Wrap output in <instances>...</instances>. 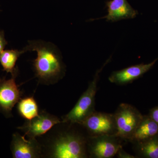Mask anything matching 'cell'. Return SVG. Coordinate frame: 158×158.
<instances>
[{
  "instance_id": "30bf717a",
  "label": "cell",
  "mask_w": 158,
  "mask_h": 158,
  "mask_svg": "<svg viewBox=\"0 0 158 158\" xmlns=\"http://www.w3.org/2000/svg\"><path fill=\"white\" fill-rule=\"evenodd\" d=\"M158 58L148 64H140L132 65L121 70L113 72L109 77L111 83L118 85H123L131 83L142 76L152 68Z\"/></svg>"
},
{
  "instance_id": "5b68a950",
  "label": "cell",
  "mask_w": 158,
  "mask_h": 158,
  "mask_svg": "<svg viewBox=\"0 0 158 158\" xmlns=\"http://www.w3.org/2000/svg\"><path fill=\"white\" fill-rule=\"evenodd\" d=\"M18 70L10 79L0 78V113L6 118L12 117V110L21 98L22 93L15 82Z\"/></svg>"
},
{
  "instance_id": "ac0fdd59",
  "label": "cell",
  "mask_w": 158,
  "mask_h": 158,
  "mask_svg": "<svg viewBox=\"0 0 158 158\" xmlns=\"http://www.w3.org/2000/svg\"><path fill=\"white\" fill-rule=\"evenodd\" d=\"M116 155L117 157L119 158H137V157L131 155L127 153L123 149L122 147L120 148L118 150Z\"/></svg>"
},
{
  "instance_id": "9a60e30c",
  "label": "cell",
  "mask_w": 158,
  "mask_h": 158,
  "mask_svg": "<svg viewBox=\"0 0 158 158\" xmlns=\"http://www.w3.org/2000/svg\"><path fill=\"white\" fill-rule=\"evenodd\" d=\"M135 144L139 157L158 158V135Z\"/></svg>"
},
{
  "instance_id": "e0dca14e",
  "label": "cell",
  "mask_w": 158,
  "mask_h": 158,
  "mask_svg": "<svg viewBox=\"0 0 158 158\" xmlns=\"http://www.w3.org/2000/svg\"><path fill=\"white\" fill-rule=\"evenodd\" d=\"M148 115L158 124V106L155 107L150 110Z\"/></svg>"
},
{
  "instance_id": "4fadbf2b",
  "label": "cell",
  "mask_w": 158,
  "mask_h": 158,
  "mask_svg": "<svg viewBox=\"0 0 158 158\" xmlns=\"http://www.w3.org/2000/svg\"><path fill=\"white\" fill-rule=\"evenodd\" d=\"M26 52L23 49L22 50L17 49L6 50L0 53V63L3 67V70L7 73H11L13 74L16 70L15 68L18 59L21 55Z\"/></svg>"
},
{
  "instance_id": "2e32d148",
  "label": "cell",
  "mask_w": 158,
  "mask_h": 158,
  "mask_svg": "<svg viewBox=\"0 0 158 158\" xmlns=\"http://www.w3.org/2000/svg\"><path fill=\"white\" fill-rule=\"evenodd\" d=\"M8 42L5 38L4 31H0V53L4 50Z\"/></svg>"
},
{
  "instance_id": "ba28073f",
  "label": "cell",
  "mask_w": 158,
  "mask_h": 158,
  "mask_svg": "<svg viewBox=\"0 0 158 158\" xmlns=\"http://www.w3.org/2000/svg\"><path fill=\"white\" fill-rule=\"evenodd\" d=\"M62 123L56 116L42 111L37 117L19 127L29 138H35L48 131L56 124Z\"/></svg>"
},
{
  "instance_id": "7c38bea8",
  "label": "cell",
  "mask_w": 158,
  "mask_h": 158,
  "mask_svg": "<svg viewBox=\"0 0 158 158\" xmlns=\"http://www.w3.org/2000/svg\"><path fill=\"white\" fill-rule=\"evenodd\" d=\"M158 135V124L149 115L143 116L130 141L136 143L150 139Z\"/></svg>"
},
{
  "instance_id": "9c48e42d",
  "label": "cell",
  "mask_w": 158,
  "mask_h": 158,
  "mask_svg": "<svg viewBox=\"0 0 158 158\" xmlns=\"http://www.w3.org/2000/svg\"><path fill=\"white\" fill-rule=\"evenodd\" d=\"M11 150L14 158H38L41 153L40 146L35 138L27 140L25 135H20L18 133L12 135Z\"/></svg>"
},
{
  "instance_id": "277c9868",
  "label": "cell",
  "mask_w": 158,
  "mask_h": 158,
  "mask_svg": "<svg viewBox=\"0 0 158 158\" xmlns=\"http://www.w3.org/2000/svg\"><path fill=\"white\" fill-rule=\"evenodd\" d=\"M116 120V135L120 139L130 140L143 116L135 107L122 103L114 114Z\"/></svg>"
},
{
  "instance_id": "6da1fadb",
  "label": "cell",
  "mask_w": 158,
  "mask_h": 158,
  "mask_svg": "<svg viewBox=\"0 0 158 158\" xmlns=\"http://www.w3.org/2000/svg\"><path fill=\"white\" fill-rule=\"evenodd\" d=\"M23 49L26 52H37L34 66L39 82L46 85L54 84L65 75V65L62 55L53 44L40 40H29Z\"/></svg>"
},
{
  "instance_id": "8fae6325",
  "label": "cell",
  "mask_w": 158,
  "mask_h": 158,
  "mask_svg": "<svg viewBox=\"0 0 158 158\" xmlns=\"http://www.w3.org/2000/svg\"><path fill=\"white\" fill-rule=\"evenodd\" d=\"M108 14L100 19L114 22L123 19L135 18L138 11L133 9L127 0H110L106 3Z\"/></svg>"
},
{
  "instance_id": "7a4b0ae2",
  "label": "cell",
  "mask_w": 158,
  "mask_h": 158,
  "mask_svg": "<svg viewBox=\"0 0 158 158\" xmlns=\"http://www.w3.org/2000/svg\"><path fill=\"white\" fill-rule=\"evenodd\" d=\"M88 141L76 132L61 134L51 147L50 156L55 158H84L87 157Z\"/></svg>"
},
{
  "instance_id": "52a82bcc",
  "label": "cell",
  "mask_w": 158,
  "mask_h": 158,
  "mask_svg": "<svg viewBox=\"0 0 158 158\" xmlns=\"http://www.w3.org/2000/svg\"><path fill=\"white\" fill-rule=\"evenodd\" d=\"M119 139L120 138L115 135L90 136L88 145L90 157H113L122 147Z\"/></svg>"
},
{
  "instance_id": "5bb4252c",
  "label": "cell",
  "mask_w": 158,
  "mask_h": 158,
  "mask_svg": "<svg viewBox=\"0 0 158 158\" xmlns=\"http://www.w3.org/2000/svg\"><path fill=\"white\" fill-rule=\"evenodd\" d=\"M18 103L19 113L27 121H31L39 115L38 106L33 97L21 98Z\"/></svg>"
},
{
  "instance_id": "8992f818",
  "label": "cell",
  "mask_w": 158,
  "mask_h": 158,
  "mask_svg": "<svg viewBox=\"0 0 158 158\" xmlns=\"http://www.w3.org/2000/svg\"><path fill=\"white\" fill-rule=\"evenodd\" d=\"M81 125L88 131L90 137L116 135L117 132L114 114L94 111Z\"/></svg>"
},
{
  "instance_id": "3957f363",
  "label": "cell",
  "mask_w": 158,
  "mask_h": 158,
  "mask_svg": "<svg viewBox=\"0 0 158 158\" xmlns=\"http://www.w3.org/2000/svg\"><path fill=\"white\" fill-rule=\"evenodd\" d=\"M111 59L110 57L101 68L97 71L93 81L90 82L88 89L79 98L72 110L64 116L62 121L63 123H69L81 124L88 116L95 111V95L99 74L104 67L111 61Z\"/></svg>"
}]
</instances>
